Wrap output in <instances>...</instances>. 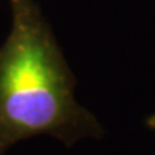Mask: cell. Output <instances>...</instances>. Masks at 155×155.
<instances>
[{
    "mask_svg": "<svg viewBox=\"0 0 155 155\" xmlns=\"http://www.w3.org/2000/svg\"><path fill=\"white\" fill-rule=\"evenodd\" d=\"M12 29L0 48V155L49 135L66 147L102 128L73 96L75 79L33 0H10Z\"/></svg>",
    "mask_w": 155,
    "mask_h": 155,
    "instance_id": "obj_1",
    "label": "cell"
}]
</instances>
